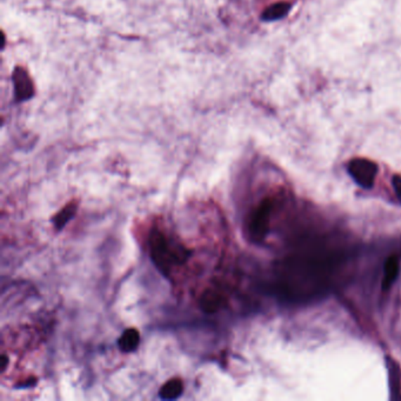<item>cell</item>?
I'll use <instances>...</instances> for the list:
<instances>
[{
  "instance_id": "obj_1",
  "label": "cell",
  "mask_w": 401,
  "mask_h": 401,
  "mask_svg": "<svg viewBox=\"0 0 401 401\" xmlns=\"http://www.w3.org/2000/svg\"><path fill=\"white\" fill-rule=\"evenodd\" d=\"M151 257L159 271L165 276L174 266L182 265L186 262L191 252L183 245L170 241L162 231H154L150 240Z\"/></svg>"
},
{
  "instance_id": "obj_2",
  "label": "cell",
  "mask_w": 401,
  "mask_h": 401,
  "mask_svg": "<svg viewBox=\"0 0 401 401\" xmlns=\"http://www.w3.org/2000/svg\"><path fill=\"white\" fill-rule=\"evenodd\" d=\"M273 206H274V201L272 198H265L252 213L250 222H248V231H250V236L255 241H262L267 236L269 217L272 213Z\"/></svg>"
},
{
  "instance_id": "obj_3",
  "label": "cell",
  "mask_w": 401,
  "mask_h": 401,
  "mask_svg": "<svg viewBox=\"0 0 401 401\" xmlns=\"http://www.w3.org/2000/svg\"><path fill=\"white\" fill-rule=\"evenodd\" d=\"M348 170L355 183L364 189H371L373 186L378 173V166L376 163L364 158H357L351 160Z\"/></svg>"
},
{
  "instance_id": "obj_4",
  "label": "cell",
  "mask_w": 401,
  "mask_h": 401,
  "mask_svg": "<svg viewBox=\"0 0 401 401\" xmlns=\"http://www.w3.org/2000/svg\"><path fill=\"white\" fill-rule=\"evenodd\" d=\"M226 298L218 288H206L201 294L199 305L203 312L208 314H215L225 305Z\"/></svg>"
},
{
  "instance_id": "obj_5",
  "label": "cell",
  "mask_w": 401,
  "mask_h": 401,
  "mask_svg": "<svg viewBox=\"0 0 401 401\" xmlns=\"http://www.w3.org/2000/svg\"><path fill=\"white\" fill-rule=\"evenodd\" d=\"M13 82H15V96L18 101H27L29 98L32 97L33 85L25 71L17 68L13 75Z\"/></svg>"
},
{
  "instance_id": "obj_6",
  "label": "cell",
  "mask_w": 401,
  "mask_h": 401,
  "mask_svg": "<svg viewBox=\"0 0 401 401\" xmlns=\"http://www.w3.org/2000/svg\"><path fill=\"white\" fill-rule=\"evenodd\" d=\"M387 369L390 374V399L399 400L401 399V374L400 369L397 362L387 358Z\"/></svg>"
},
{
  "instance_id": "obj_7",
  "label": "cell",
  "mask_w": 401,
  "mask_h": 401,
  "mask_svg": "<svg viewBox=\"0 0 401 401\" xmlns=\"http://www.w3.org/2000/svg\"><path fill=\"white\" fill-rule=\"evenodd\" d=\"M140 333L136 329H127L119 338L118 346L124 353H132L139 348Z\"/></svg>"
},
{
  "instance_id": "obj_8",
  "label": "cell",
  "mask_w": 401,
  "mask_h": 401,
  "mask_svg": "<svg viewBox=\"0 0 401 401\" xmlns=\"http://www.w3.org/2000/svg\"><path fill=\"white\" fill-rule=\"evenodd\" d=\"M184 383L180 378H172L169 381H166L159 390V397L163 400H174L183 394Z\"/></svg>"
},
{
  "instance_id": "obj_9",
  "label": "cell",
  "mask_w": 401,
  "mask_h": 401,
  "mask_svg": "<svg viewBox=\"0 0 401 401\" xmlns=\"http://www.w3.org/2000/svg\"><path fill=\"white\" fill-rule=\"evenodd\" d=\"M77 210H78V203L77 201H71V203H68L66 206L61 208V211L58 212L57 215L52 218V224H53L54 229H58V231L64 229V226L73 219L75 213H77Z\"/></svg>"
},
{
  "instance_id": "obj_10",
  "label": "cell",
  "mask_w": 401,
  "mask_h": 401,
  "mask_svg": "<svg viewBox=\"0 0 401 401\" xmlns=\"http://www.w3.org/2000/svg\"><path fill=\"white\" fill-rule=\"evenodd\" d=\"M399 274V260L397 257H390L387 259L385 264V272H383V288L385 291L388 290Z\"/></svg>"
},
{
  "instance_id": "obj_11",
  "label": "cell",
  "mask_w": 401,
  "mask_h": 401,
  "mask_svg": "<svg viewBox=\"0 0 401 401\" xmlns=\"http://www.w3.org/2000/svg\"><path fill=\"white\" fill-rule=\"evenodd\" d=\"M291 5L288 3H276V4L269 6L264 13H262V20L265 22H273L276 19L284 18L290 12Z\"/></svg>"
},
{
  "instance_id": "obj_12",
  "label": "cell",
  "mask_w": 401,
  "mask_h": 401,
  "mask_svg": "<svg viewBox=\"0 0 401 401\" xmlns=\"http://www.w3.org/2000/svg\"><path fill=\"white\" fill-rule=\"evenodd\" d=\"M392 184H393V189L395 191V193H397V198H399V200L401 201V177L394 176L392 178Z\"/></svg>"
},
{
  "instance_id": "obj_13",
  "label": "cell",
  "mask_w": 401,
  "mask_h": 401,
  "mask_svg": "<svg viewBox=\"0 0 401 401\" xmlns=\"http://www.w3.org/2000/svg\"><path fill=\"white\" fill-rule=\"evenodd\" d=\"M6 366H8V357H6V355H3V357H1V372H5Z\"/></svg>"
}]
</instances>
